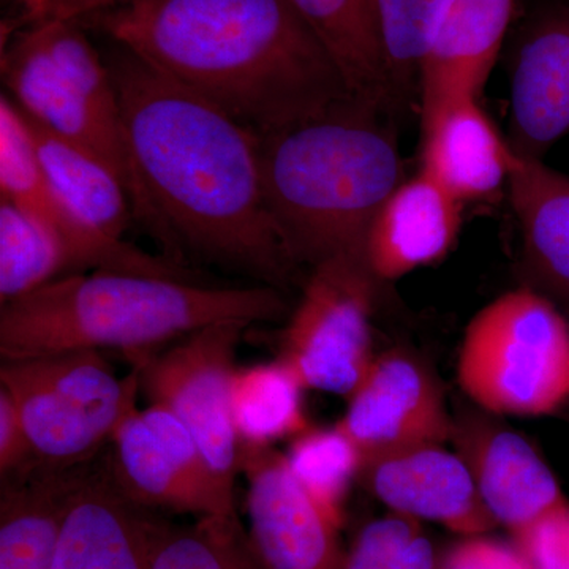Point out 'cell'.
I'll return each instance as SVG.
<instances>
[{
  "label": "cell",
  "mask_w": 569,
  "mask_h": 569,
  "mask_svg": "<svg viewBox=\"0 0 569 569\" xmlns=\"http://www.w3.org/2000/svg\"><path fill=\"white\" fill-rule=\"evenodd\" d=\"M509 144L541 160L569 133V6L538 11L520 32L511 71Z\"/></svg>",
  "instance_id": "cell-16"
},
{
  "label": "cell",
  "mask_w": 569,
  "mask_h": 569,
  "mask_svg": "<svg viewBox=\"0 0 569 569\" xmlns=\"http://www.w3.org/2000/svg\"><path fill=\"white\" fill-rule=\"evenodd\" d=\"M460 211L462 203L422 171L400 183L366 238L365 260L377 282L443 260L458 239Z\"/></svg>",
  "instance_id": "cell-19"
},
{
  "label": "cell",
  "mask_w": 569,
  "mask_h": 569,
  "mask_svg": "<svg viewBox=\"0 0 569 569\" xmlns=\"http://www.w3.org/2000/svg\"><path fill=\"white\" fill-rule=\"evenodd\" d=\"M110 71L132 164L133 216L164 244L282 283L295 258L266 204L260 137L126 51Z\"/></svg>",
  "instance_id": "cell-1"
},
{
  "label": "cell",
  "mask_w": 569,
  "mask_h": 569,
  "mask_svg": "<svg viewBox=\"0 0 569 569\" xmlns=\"http://www.w3.org/2000/svg\"><path fill=\"white\" fill-rule=\"evenodd\" d=\"M0 387L17 403L37 462L80 467L137 410L140 367L121 378L100 351H63L3 361Z\"/></svg>",
  "instance_id": "cell-7"
},
{
  "label": "cell",
  "mask_w": 569,
  "mask_h": 569,
  "mask_svg": "<svg viewBox=\"0 0 569 569\" xmlns=\"http://www.w3.org/2000/svg\"><path fill=\"white\" fill-rule=\"evenodd\" d=\"M359 481L388 511L459 537L496 529L466 460L445 443L395 449L365 460Z\"/></svg>",
  "instance_id": "cell-15"
},
{
  "label": "cell",
  "mask_w": 569,
  "mask_h": 569,
  "mask_svg": "<svg viewBox=\"0 0 569 569\" xmlns=\"http://www.w3.org/2000/svg\"><path fill=\"white\" fill-rule=\"evenodd\" d=\"M305 391V385L280 359L236 367L230 403L241 447L272 448L276 441L309 429Z\"/></svg>",
  "instance_id": "cell-25"
},
{
  "label": "cell",
  "mask_w": 569,
  "mask_h": 569,
  "mask_svg": "<svg viewBox=\"0 0 569 569\" xmlns=\"http://www.w3.org/2000/svg\"><path fill=\"white\" fill-rule=\"evenodd\" d=\"M2 78L22 114L102 160L132 197L118 92L80 21L29 22L3 52Z\"/></svg>",
  "instance_id": "cell-5"
},
{
  "label": "cell",
  "mask_w": 569,
  "mask_h": 569,
  "mask_svg": "<svg viewBox=\"0 0 569 569\" xmlns=\"http://www.w3.org/2000/svg\"><path fill=\"white\" fill-rule=\"evenodd\" d=\"M437 569H529L516 542L489 533L460 537L438 559Z\"/></svg>",
  "instance_id": "cell-32"
},
{
  "label": "cell",
  "mask_w": 569,
  "mask_h": 569,
  "mask_svg": "<svg viewBox=\"0 0 569 569\" xmlns=\"http://www.w3.org/2000/svg\"><path fill=\"white\" fill-rule=\"evenodd\" d=\"M282 296L263 287H212L197 279L93 269L51 280L2 305L3 361L63 351L146 348L219 323L282 317Z\"/></svg>",
  "instance_id": "cell-3"
},
{
  "label": "cell",
  "mask_w": 569,
  "mask_h": 569,
  "mask_svg": "<svg viewBox=\"0 0 569 569\" xmlns=\"http://www.w3.org/2000/svg\"><path fill=\"white\" fill-rule=\"evenodd\" d=\"M288 468L326 518L342 527L351 485L359 479L365 455L340 426L307 429L293 438Z\"/></svg>",
  "instance_id": "cell-27"
},
{
  "label": "cell",
  "mask_w": 569,
  "mask_h": 569,
  "mask_svg": "<svg viewBox=\"0 0 569 569\" xmlns=\"http://www.w3.org/2000/svg\"><path fill=\"white\" fill-rule=\"evenodd\" d=\"M80 22L258 137L361 102L288 0H133Z\"/></svg>",
  "instance_id": "cell-2"
},
{
  "label": "cell",
  "mask_w": 569,
  "mask_h": 569,
  "mask_svg": "<svg viewBox=\"0 0 569 569\" xmlns=\"http://www.w3.org/2000/svg\"><path fill=\"white\" fill-rule=\"evenodd\" d=\"M252 546L266 569H346L339 527L298 485L284 455L241 447Z\"/></svg>",
  "instance_id": "cell-12"
},
{
  "label": "cell",
  "mask_w": 569,
  "mask_h": 569,
  "mask_svg": "<svg viewBox=\"0 0 569 569\" xmlns=\"http://www.w3.org/2000/svg\"><path fill=\"white\" fill-rule=\"evenodd\" d=\"M312 28L356 99L388 110L396 102L389 82L377 0H288Z\"/></svg>",
  "instance_id": "cell-23"
},
{
  "label": "cell",
  "mask_w": 569,
  "mask_h": 569,
  "mask_svg": "<svg viewBox=\"0 0 569 569\" xmlns=\"http://www.w3.org/2000/svg\"><path fill=\"white\" fill-rule=\"evenodd\" d=\"M518 0H455L419 67L421 122L459 100L478 99L496 66Z\"/></svg>",
  "instance_id": "cell-18"
},
{
  "label": "cell",
  "mask_w": 569,
  "mask_h": 569,
  "mask_svg": "<svg viewBox=\"0 0 569 569\" xmlns=\"http://www.w3.org/2000/svg\"><path fill=\"white\" fill-rule=\"evenodd\" d=\"M21 2L24 3L26 10H28L29 7H31L32 3L36 2V0H21Z\"/></svg>",
  "instance_id": "cell-36"
},
{
  "label": "cell",
  "mask_w": 569,
  "mask_h": 569,
  "mask_svg": "<svg viewBox=\"0 0 569 569\" xmlns=\"http://www.w3.org/2000/svg\"><path fill=\"white\" fill-rule=\"evenodd\" d=\"M498 418L481 410L455 419L449 441L466 460L490 518L512 535L567 496L538 449Z\"/></svg>",
  "instance_id": "cell-14"
},
{
  "label": "cell",
  "mask_w": 569,
  "mask_h": 569,
  "mask_svg": "<svg viewBox=\"0 0 569 569\" xmlns=\"http://www.w3.org/2000/svg\"><path fill=\"white\" fill-rule=\"evenodd\" d=\"M111 443L116 482L140 507L236 518L234 498L223 492L190 430L167 408H137Z\"/></svg>",
  "instance_id": "cell-10"
},
{
  "label": "cell",
  "mask_w": 569,
  "mask_h": 569,
  "mask_svg": "<svg viewBox=\"0 0 569 569\" xmlns=\"http://www.w3.org/2000/svg\"><path fill=\"white\" fill-rule=\"evenodd\" d=\"M455 0H377L385 61L396 102L418 80L419 67Z\"/></svg>",
  "instance_id": "cell-29"
},
{
  "label": "cell",
  "mask_w": 569,
  "mask_h": 569,
  "mask_svg": "<svg viewBox=\"0 0 569 569\" xmlns=\"http://www.w3.org/2000/svg\"><path fill=\"white\" fill-rule=\"evenodd\" d=\"M36 458L13 397L0 387V477H14L36 466Z\"/></svg>",
  "instance_id": "cell-33"
},
{
  "label": "cell",
  "mask_w": 569,
  "mask_h": 569,
  "mask_svg": "<svg viewBox=\"0 0 569 569\" xmlns=\"http://www.w3.org/2000/svg\"><path fill=\"white\" fill-rule=\"evenodd\" d=\"M28 119L44 173L59 197L89 227L122 239L133 209L119 176L80 146Z\"/></svg>",
  "instance_id": "cell-24"
},
{
  "label": "cell",
  "mask_w": 569,
  "mask_h": 569,
  "mask_svg": "<svg viewBox=\"0 0 569 569\" xmlns=\"http://www.w3.org/2000/svg\"><path fill=\"white\" fill-rule=\"evenodd\" d=\"M84 466H36L2 479L0 569H54L67 503Z\"/></svg>",
  "instance_id": "cell-22"
},
{
  "label": "cell",
  "mask_w": 569,
  "mask_h": 569,
  "mask_svg": "<svg viewBox=\"0 0 569 569\" xmlns=\"http://www.w3.org/2000/svg\"><path fill=\"white\" fill-rule=\"evenodd\" d=\"M422 530L418 520L388 511L356 535L353 545L347 550L346 569H388Z\"/></svg>",
  "instance_id": "cell-30"
},
{
  "label": "cell",
  "mask_w": 569,
  "mask_h": 569,
  "mask_svg": "<svg viewBox=\"0 0 569 569\" xmlns=\"http://www.w3.org/2000/svg\"><path fill=\"white\" fill-rule=\"evenodd\" d=\"M151 569H266L238 518L178 527L153 520Z\"/></svg>",
  "instance_id": "cell-28"
},
{
  "label": "cell",
  "mask_w": 569,
  "mask_h": 569,
  "mask_svg": "<svg viewBox=\"0 0 569 569\" xmlns=\"http://www.w3.org/2000/svg\"><path fill=\"white\" fill-rule=\"evenodd\" d=\"M244 323H219L183 337L157 358L138 356L142 391L153 406L170 410L190 430L213 478L234 498L239 443L230 389Z\"/></svg>",
  "instance_id": "cell-9"
},
{
  "label": "cell",
  "mask_w": 569,
  "mask_h": 569,
  "mask_svg": "<svg viewBox=\"0 0 569 569\" xmlns=\"http://www.w3.org/2000/svg\"><path fill=\"white\" fill-rule=\"evenodd\" d=\"M141 508L111 467L86 466L67 503L54 569H151L153 519Z\"/></svg>",
  "instance_id": "cell-17"
},
{
  "label": "cell",
  "mask_w": 569,
  "mask_h": 569,
  "mask_svg": "<svg viewBox=\"0 0 569 569\" xmlns=\"http://www.w3.org/2000/svg\"><path fill=\"white\" fill-rule=\"evenodd\" d=\"M477 100H459L421 122V171L462 204L508 186L518 159Z\"/></svg>",
  "instance_id": "cell-20"
},
{
  "label": "cell",
  "mask_w": 569,
  "mask_h": 569,
  "mask_svg": "<svg viewBox=\"0 0 569 569\" xmlns=\"http://www.w3.org/2000/svg\"><path fill=\"white\" fill-rule=\"evenodd\" d=\"M365 102L260 137L266 204L296 263L362 254L370 224L403 182L395 133Z\"/></svg>",
  "instance_id": "cell-4"
},
{
  "label": "cell",
  "mask_w": 569,
  "mask_h": 569,
  "mask_svg": "<svg viewBox=\"0 0 569 569\" xmlns=\"http://www.w3.org/2000/svg\"><path fill=\"white\" fill-rule=\"evenodd\" d=\"M0 192L58 233L69 247L74 272L93 268L194 279L189 269L82 222L52 187L41 167L28 119L6 93L0 99Z\"/></svg>",
  "instance_id": "cell-11"
},
{
  "label": "cell",
  "mask_w": 569,
  "mask_h": 569,
  "mask_svg": "<svg viewBox=\"0 0 569 569\" xmlns=\"http://www.w3.org/2000/svg\"><path fill=\"white\" fill-rule=\"evenodd\" d=\"M458 381L493 417L538 418L569 402V323L552 299L509 291L471 318L458 356Z\"/></svg>",
  "instance_id": "cell-6"
},
{
  "label": "cell",
  "mask_w": 569,
  "mask_h": 569,
  "mask_svg": "<svg viewBox=\"0 0 569 569\" xmlns=\"http://www.w3.org/2000/svg\"><path fill=\"white\" fill-rule=\"evenodd\" d=\"M73 272V258L58 233L32 213L2 198L0 302L7 305Z\"/></svg>",
  "instance_id": "cell-26"
},
{
  "label": "cell",
  "mask_w": 569,
  "mask_h": 569,
  "mask_svg": "<svg viewBox=\"0 0 569 569\" xmlns=\"http://www.w3.org/2000/svg\"><path fill=\"white\" fill-rule=\"evenodd\" d=\"M133 0H36L28 9V21H82L92 14L118 9Z\"/></svg>",
  "instance_id": "cell-34"
},
{
  "label": "cell",
  "mask_w": 569,
  "mask_h": 569,
  "mask_svg": "<svg viewBox=\"0 0 569 569\" xmlns=\"http://www.w3.org/2000/svg\"><path fill=\"white\" fill-rule=\"evenodd\" d=\"M438 559L436 546L432 539L427 537L425 530L418 533L399 553L388 569H437Z\"/></svg>",
  "instance_id": "cell-35"
},
{
  "label": "cell",
  "mask_w": 569,
  "mask_h": 569,
  "mask_svg": "<svg viewBox=\"0 0 569 569\" xmlns=\"http://www.w3.org/2000/svg\"><path fill=\"white\" fill-rule=\"evenodd\" d=\"M508 187L530 279L569 307V176L518 156Z\"/></svg>",
  "instance_id": "cell-21"
},
{
  "label": "cell",
  "mask_w": 569,
  "mask_h": 569,
  "mask_svg": "<svg viewBox=\"0 0 569 569\" xmlns=\"http://www.w3.org/2000/svg\"><path fill=\"white\" fill-rule=\"evenodd\" d=\"M376 283L362 254L313 266L279 358L306 389L348 397L365 377L377 356L370 335Z\"/></svg>",
  "instance_id": "cell-8"
},
{
  "label": "cell",
  "mask_w": 569,
  "mask_h": 569,
  "mask_svg": "<svg viewBox=\"0 0 569 569\" xmlns=\"http://www.w3.org/2000/svg\"><path fill=\"white\" fill-rule=\"evenodd\" d=\"M347 400L337 425L353 438L365 459L413 445L448 443L451 438L455 419L437 378L406 351L377 355Z\"/></svg>",
  "instance_id": "cell-13"
},
{
  "label": "cell",
  "mask_w": 569,
  "mask_h": 569,
  "mask_svg": "<svg viewBox=\"0 0 569 569\" xmlns=\"http://www.w3.org/2000/svg\"><path fill=\"white\" fill-rule=\"evenodd\" d=\"M529 569H569V500L509 535Z\"/></svg>",
  "instance_id": "cell-31"
}]
</instances>
